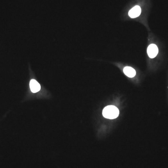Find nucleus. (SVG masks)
<instances>
[{
    "mask_svg": "<svg viewBox=\"0 0 168 168\" xmlns=\"http://www.w3.org/2000/svg\"><path fill=\"white\" fill-rule=\"evenodd\" d=\"M103 116L108 119H114L119 115V110L114 106H108L104 108L102 111Z\"/></svg>",
    "mask_w": 168,
    "mask_h": 168,
    "instance_id": "nucleus-1",
    "label": "nucleus"
},
{
    "mask_svg": "<svg viewBox=\"0 0 168 168\" xmlns=\"http://www.w3.org/2000/svg\"><path fill=\"white\" fill-rule=\"evenodd\" d=\"M147 53L149 57L151 58H155L158 53V49L157 45L151 44L149 45L147 49Z\"/></svg>",
    "mask_w": 168,
    "mask_h": 168,
    "instance_id": "nucleus-2",
    "label": "nucleus"
},
{
    "mask_svg": "<svg viewBox=\"0 0 168 168\" xmlns=\"http://www.w3.org/2000/svg\"><path fill=\"white\" fill-rule=\"evenodd\" d=\"M141 13V9L139 6H135L130 10L128 12V15L131 18H135L137 17Z\"/></svg>",
    "mask_w": 168,
    "mask_h": 168,
    "instance_id": "nucleus-3",
    "label": "nucleus"
},
{
    "mask_svg": "<svg viewBox=\"0 0 168 168\" xmlns=\"http://www.w3.org/2000/svg\"><path fill=\"white\" fill-rule=\"evenodd\" d=\"M30 88L31 91L33 93L38 92L41 89V86L35 80H31L30 81Z\"/></svg>",
    "mask_w": 168,
    "mask_h": 168,
    "instance_id": "nucleus-4",
    "label": "nucleus"
},
{
    "mask_svg": "<svg viewBox=\"0 0 168 168\" xmlns=\"http://www.w3.org/2000/svg\"><path fill=\"white\" fill-rule=\"evenodd\" d=\"M123 72L129 78H133L136 74V72L135 70L131 67H125L123 69Z\"/></svg>",
    "mask_w": 168,
    "mask_h": 168,
    "instance_id": "nucleus-5",
    "label": "nucleus"
}]
</instances>
